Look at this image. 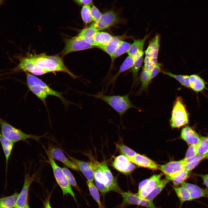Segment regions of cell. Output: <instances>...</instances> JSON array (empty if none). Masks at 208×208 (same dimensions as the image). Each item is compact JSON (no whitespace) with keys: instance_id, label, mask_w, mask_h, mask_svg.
Segmentation results:
<instances>
[{"instance_id":"obj_11","label":"cell","mask_w":208,"mask_h":208,"mask_svg":"<svg viewBox=\"0 0 208 208\" xmlns=\"http://www.w3.org/2000/svg\"><path fill=\"white\" fill-rule=\"evenodd\" d=\"M20 72L31 73L37 75L48 73V71L37 65L28 56L20 57L18 64L11 71L13 73Z\"/></svg>"},{"instance_id":"obj_54","label":"cell","mask_w":208,"mask_h":208,"mask_svg":"<svg viewBox=\"0 0 208 208\" xmlns=\"http://www.w3.org/2000/svg\"><path fill=\"white\" fill-rule=\"evenodd\" d=\"M75 0L77 3L78 2V0Z\"/></svg>"},{"instance_id":"obj_7","label":"cell","mask_w":208,"mask_h":208,"mask_svg":"<svg viewBox=\"0 0 208 208\" xmlns=\"http://www.w3.org/2000/svg\"><path fill=\"white\" fill-rule=\"evenodd\" d=\"M160 36L156 34L150 41L145 51L144 65L142 68L145 70L151 72L157 63V57L160 47Z\"/></svg>"},{"instance_id":"obj_1","label":"cell","mask_w":208,"mask_h":208,"mask_svg":"<svg viewBox=\"0 0 208 208\" xmlns=\"http://www.w3.org/2000/svg\"><path fill=\"white\" fill-rule=\"evenodd\" d=\"M94 180L96 186L103 195L110 191L120 194L123 192L118 185L117 178L113 176L104 162H97Z\"/></svg>"},{"instance_id":"obj_31","label":"cell","mask_w":208,"mask_h":208,"mask_svg":"<svg viewBox=\"0 0 208 208\" xmlns=\"http://www.w3.org/2000/svg\"><path fill=\"white\" fill-rule=\"evenodd\" d=\"M86 183L90 194L97 203L99 208H105L101 203L99 190L94 183L87 181Z\"/></svg>"},{"instance_id":"obj_10","label":"cell","mask_w":208,"mask_h":208,"mask_svg":"<svg viewBox=\"0 0 208 208\" xmlns=\"http://www.w3.org/2000/svg\"><path fill=\"white\" fill-rule=\"evenodd\" d=\"M65 46L61 52L64 56L73 52L93 48L95 46L87 42L83 38L77 35L64 39Z\"/></svg>"},{"instance_id":"obj_19","label":"cell","mask_w":208,"mask_h":208,"mask_svg":"<svg viewBox=\"0 0 208 208\" xmlns=\"http://www.w3.org/2000/svg\"><path fill=\"white\" fill-rule=\"evenodd\" d=\"M181 137L189 145H196L199 142L200 137L192 128L186 126L182 129Z\"/></svg>"},{"instance_id":"obj_55","label":"cell","mask_w":208,"mask_h":208,"mask_svg":"<svg viewBox=\"0 0 208 208\" xmlns=\"http://www.w3.org/2000/svg\"><path fill=\"white\" fill-rule=\"evenodd\" d=\"M0 208H1L0 207Z\"/></svg>"},{"instance_id":"obj_13","label":"cell","mask_w":208,"mask_h":208,"mask_svg":"<svg viewBox=\"0 0 208 208\" xmlns=\"http://www.w3.org/2000/svg\"><path fill=\"white\" fill-rule=\"evenodd\" d=\"M185 163L183 159L178 161H171L164 165H158V169L166 175V179L171 180L184 169Z\"/></svg>"},{"instance_id":"obj_43","label":"cell","mask_w":208,"mask_h":208,"mask_svg":"<svg viewBox=\"0 0 208 208\" xmlns=\"http://www.w3.org/2000/svg\"><path fill=\"white\" fill-rule=\"evenodd\" d=\"M197 155L196 145H190L186 153L184 158L188 159Z\"/></svg>"},{"instance_id":"obj_5","label":"cell","mask_w":208,"mask_h":208,"mask_svg":"<svg viewBox=\"0 0 208 208\" xmlns=\"http://www.w3.org/2000/svg\"><path fill=\"white\" fill-rule=\"evenodd\" d=\"M0 126L1 132L2 135L14 143L21 141H26V140L28 139H31L39 141L40 139L44 136H38L25 133L1 118Z\"/></svg>"},{"instance_id":"obj_47","label":"cell","mask_w":208,"mask_h":208,"mask_svg":"<svg viewBox=\"0 0 208 208\" xmlns=\"http://www.w3.org/2000/svg\"><path fill=\"white\" fill-rule=\"evenodd\" d=\"M77 3L79 4H83L84 5L90 6L93 5L92 0H78Z\"/></svg>"},{"instance_id":"obj_4","label":"cell","mask_w":208,"mask_h":208,"mask_svg":"<svg viewBox=\"0 0 208 208\" xmlns=\"http://www.w3.org/2000/svg\"><path fill=\"white\" fill-rule=\"evenodd\" d=\"M83 93L100 99L106 103L118 114L121 120L122 116L128 109L131 108H137L130 101L129 98V94L120 96L105 95L102 92L95 94H90L83 92Z\"/></svg>"},{"instance_id":"obj_40","label":"cell","mask_w":208,"mask_h":208,"mask_svg":"<svg viewBox=\"0 0 208 208\" xmlns=\"http://www.w3.org/2000/svg\"><path fill=\"white\" fill-rule=\"evenodd\" d=\"M62 169L70 185L74 187L81 193V190L78 186L76 180L72 173L65 167H64Z\"/></svg>"},{"instance_id":"obj_28","label":"cell","mask_w":208,"mask_h":208,"mask_svg":"<svg viewBox=\"0 0 208 208\" xmlns=\"http://www.w3.org/2000/svg\"><path fill=\"white\" fill-rule=\"evenodd\" d=\"M135 62L134 58L131 56L128 55L121 65L118 72L108 83L107 88L110 84L112 83L113 84L114 83L116 78L121 73L131 68L133 66Z\"/></svg>"},{"instance_id":"obj_39","label":"cell","mask_w":208,"mask_h":208,"mask_svg":"<svg viewBox=\"0 0 208 208\" xmlns=\"http://www.w3.org/2000/svg\"><path fill=\"white\" fill-rule=\"evenodd\" d=\"M91 8L89 5H83L81 10V15L82 19L86 24L93 21L91 15Z\"/></svg>"},{"instance_id":"obj_17","label":"cell","mask_w":208,"mask_h":208,"mask_svg":"<svg viewBox=\"0 0 208 208\" xmlns=\"http://www.w3.org/2000/svg\"><path fill=\"white\" fill-rule=\"evenodd\" d=\"M34 175L30 176L29 172L25 174L23 186L19 193L14 208H22L28 203L27 196L30 186L34 180Z\"/></svg>"},{"instance_id":"obj_44","label":"cell","mask_w":208,"mask_h":208,"mask_svg":"<svg viewBox=\"0 0 208 208\" xmlns=\"http://www.w3.org/2000/svg\"><path fill=\"white\" fill-rule=\"evenodd\" d=\"M161 64L157 63L152 70L150 72L149 77L151 81L161 71Z\"/></svg>"},{"instance_id":"obj_37","label":"cell","mask_w":208,"mask_h":208,"mask_svg":"<svg viewBox=\"0 0 208 208\" xmlns=\"http://www.w3.org/2000/svg\"><path fill=\"white\" fill-rule=\"evenodd\" d=\"M116 146L122 155L125 156L129 159L133 157L137 153L123 143L117 144Z\"/></svg>"},{"instance_id":"obj_35","label":"cell","mask_w":208,"mask_h":208,"mask_svg":"<svg viewBox=\"0 0 208 208\" xmlns=\"http://www.w3.org/2000/svg\"><path fill=\"white\" fill-rule=\"evenodd\" d=\"M197 155H205L208 153V137H201L196 145Z\"/></svg>"},{"instance_id":"obj_14","label":"cell","mask_w":208,"mask_h":208,"mask_svg":"<svg viewBox=\"0 0 208 208\" xmlns=\"http://www.w3.org/2000/svg\"><path fill=\"white\" fill-rule=\"evenodd\" d=\"M118 21L116 14L110 11L102 14L97 21L93 22L90 26L94 27L97 31L105 29Z\"/></svg>"},{"instance_id":"obj_6","label":"cell","mask_w":208,"mask_h":208,"mask_svg":"<svg viewBox=\"0 0 208 208\" xmlns=\"http://www.w3.org/2000/svg\"><path fill=\"white\" fill-rule=\"evenodd\" d=\"M189 114L182 98L177 97L174 103L170 122L171 127L179 128L188 124Z\"/></svg>"},{"instance_id":"obj_24","label":"cell","mask_w":208,"mask_h":208,"mask_svg":"<svg viewBox=\"0 0 208 208\" xmlns=\"http://www.w3.org/2000/svg\"><path fill=\"white\" fill-rule=\"evenodd\" d=\"M189 83L190 88L197 93L202 92L206 88L205 81L197 74L190 76Z\"/></svg>"},{"instance_id":"obj_25","label":"cell","mask_w":208,"mask_h":208,"mask_svg":"<svg viewBox=\"0 0 208 208\" xmlns=\"http://www.w3.org/2000/svg\"><path fill=\"white\" fill-rule=\"evenodd\" d=\"M0 142L5 158L6 176L7 175L8 161L11 155L14 143L5 138L0 132Z\"/></svg>"},{"instance_id":"obj_49","label":"cell","mask_w":208,"mask_h":208,"mask_svg":"<svg viewBox=\"0 0 208 208\" xmlns=\"http://www.w3.org/2000/svg\"><path fill=\"white\" fill-rule=\"evenodd\" d=\"M200 176L202 179L204 183L208 189V174L201 175Z\"/></svg>"},{"instance_id":"obj_53","label":"cell","mask_w":208,"mask_h":208,"mask_svg":"<svg viewBox=\"0 0 208 208\" xmlns=\"http://www.w3.org/2000/svg\"><path fill=\"white\" fill-rule=\"evenodd\" d=\"M205 158L208 159V153L205 155Z\"/></svg>"},{"instance_id":"obj_32","label":"cell","mask_w":208,"mask_h":208,"mask_svg":"<svg viewBox=\"0 0 208 208\" xmlns=\"http://www.w3.org/2000/svg\"><path fill=\"white\" fill-rule=\"evenodd\" d=\"M169 181L166 179L160 180L158 184L146 198L148 200H153L162 191Z\"/></svg>"},{"instance_id":"obj_51","label":"cell","mask_w":208,"mask_h":208,"mask_svg":"<svg viewBox=\"0 0 208 208\" xmlns=\"http://www.w3.org/2000/svg\"><path fill=\"white\" fill-rule=\"evenodd\" d=\"M22 208H29L28 203Z\"/></svg>"},{"instance_id":"obj_9","label":"cell","mask_w":208,"mask_h":208,"mask_svg":"<svg viewBox=\"0 0 208 208\" xmlns=\"http://www.w3.org/2000/svg\"><path fill=\"white\" fill-rule=\"evenodd\" d=\"M122 197V203L114 208H126L131 205H136L147 208H159L154 204L153 200L142 198L137 193L135 194L128 191L123 192L120 194Z\"/></svg>"},{"instance_id":"obj_27","label":"cell","mask_w":208,"mask_h":208,"mask_svg":"<svg viewBox=\"0 0 208 208\" xmlns=\"http://www.w3.org/2000/svg\"><path fill=\"white\" fill-rule=\"evenodd\" d=\"M19 194L16 192L11 196L0 198V207L1 208L15 207Z\"/></svg>"},{"instance_id":"obj_33","label":"cell","mask_w":208,"mask_h":208,"mask_svg":"<svg viewBox=\"0 0 208 208\" xmlns=\"http://www.w3.org/2000/svg\"><path fill=\"white\" fill-rule=\"evenodd\" d=\"M161 72L165 74L174 78L183 86L190 88L189 80L190 76L186 75H175L170 72L164 71Z\"/></svg>"},{"instance_id":"obj_41","label":"cell","mask_w":208,"mask_h":208,"mask_svg":"<svg viewBox=\"0 0 208 208\" xmlns=\"http://www.w3.org/2000/svg\"><path fill=\"white\" fill-rule=\"evenodd\" d=\"M143 56L136 60L133 66L131 68V71L133 74L134 84L138 81V72L141 67L143 62Z\"/></svg>"},{"instance_id":"obj_34","label":"cell","mask_w":208,"mask_h":208,"mask_svg":"<svg viewBox=\"0 0 208 208\" xmlns=\"http://www.w3.org/2000/svg\"><path fill=\"white\" fill-rule=\"evenodd\" d=\"M150 72L145 70L143 68L140 76V79L142 84L141 87L138 91V93L146 90L149 84L151 82L149 77Z\"/></svg>"},{"instance_id":"obj_30","label":"cell","mask_w":208,"mask_h":208,"mask_svg":"<svg viewBox=\"0 0 208 208\" xmlns=\"http://www.w3.org/2000/svg\"><path fill=\"white\" fill-rule=\"evenodd\" d=\"M173 188L179 200L180 207L185 202L192 200L189 192L184 187L181 186L179 187H175Z\"/></svg>"},{"instance_id":"obj_50","label":"cell","mask_w":208,"mask_h":208,"mask_svg":"<svg viewBox=\"0 0 208 208\" xmlns=\"http://www.w3.org/2000/svg\"><path fill=\"white\" fill-rule=\"evenodd\" d=\"M44 208H52L50 203V198H49L45 202Z\"/></svg>"},{"instance_id":"obj_12","label":"cell","mask_w":208,"mask_h":208,"mask_svg":"<svg viewBox=\"0 0 208 208\" xmlns=\"http://www.w3.org/2000/svg\"><path fill=\"white\" fill-rule=\"evenodd\" d=\"M69 159L77 166L79 170L80 171L87 181L92 182L94 180L95 172L97 162H86L74 158L65 152Z\"/></svg>"},{"instance_id":"obj_8","label":"cell","mask_w":208,"mask_h":208,"mask_svg":"<svg viewBox=\"0 0 208 208\" xmlns=\"http://www.w3.org/2000/svg\"><path fill=\"white\" fill-rule=\"evenodd\" d=\"M45 151L49 159V162L52 167L55 179L57 183L61 188L63 195L70 194L76 202L75 194L62 168L57 164L54 159L50 156L47 151L45 150Z\"/></svg>"},{"instance_id":"obj_15","label":"cell","mask_w":208,"mask_h":208,"mask_svg":"<svg viewBox=\"0 0 208 208\" xmlns=\"http://www.w3.org/2000/svg\"><path fill=\"white\" fill-rule=\"evenodd\" d=\"M47 151L53 159L61 162L68 168L76 171L79 170L75 164L67 158L62 151L58 147L52 144H49Z\"/></svg>"},{"instance_id":"obj_18","label":"cell","mask_w":208,"mask_h":208,"mask_svg":"<svg viewBox=\"0 0 208 208\" xmlns=\"http://www.w3.org/2000/svg\"><path fill=\"white\" fill-rule=\"evenodd\" d=\"M150 34L146 35L142 39H133V42L131 45L127 52L129 55L133 57L135 61L143 56L144 52L143 48L145 42Z\"/></svg>"},{"instance_id":"obj_42","label":"cell","mask_w":208,"mask_h":208,"mask_svg":"<svg viewBox=\"0 0 208 208\" xmlns=\"http://www.w3.org/2000/svg\"><path fill=\"white\" fill-rule=\"evenodd\" d=\"M91 12L92 21L94 22L99 20L102 15L99 9L93 5L91 8Z\"/></svg>"},{"instance_id":"obj_46","label":"cell","mask_w":208,"mask_h":208,"mask_svg":"<svg viewBox=\"0 0 208 208\" xmlns=\"http://www.w3.org/2000/svg\"><path fill=\"white\" fill-rule=\"evenodd\" d=\"M200 162H190L186 163L184 166V169L190 171L195 168Z\"/></svg>"},{"instance_id":"obj_52","label":"cell","mask_w":208,"mask_h":208,"mask_svg":"<svg viewBox=\"0 0 208 208\" xmlns=\"http://www.w3.org/2000/svg\"><path fill=\"white\" fill-rule=\"evenodd\" d=\"M6 0H0V6L3 4L4 1Z\"/></svg>"},{"instance_id":"obj_29","label":"cell","mask_w":208,"mask_h":208,"mask_svg":"<svg viewBox=\"0 0 208 208\" xmlns=\"http://www.w3.org/2000/svg\"><path fill=\"white\" fill-rule=\"evenodd\" d=\"M112 37L107 32L99 31L96 32L93 36L94 40L98 47L106 45Z\"/></svg>"},{"instance_id":"obj_23","label":"cell","mask_w":208,"mask_h":208,"mask_svg":"<svg viewBox=\"0 0 208 208\" xmlns=\"http://www.w3.org/2000/svg\"><path fill=\"white\" fill-rule=\"evenodd\" d=\"M162 175L161 173L152 176L144 187L138 192V195L142 198H146L158 184Z\"/></svg>"},{"instance_id":"obj_48","label":"cell","mask_w":208,"mask_h":208,"mask_svg":"<svg viewBox=\"0 0 208 208\" xmlns=\"http://www.w3.org/2000/svg\"><path fill=\"white\" fill-rule=\"evenodd\" d=\"M149 179L144 180L141 182L139 184L138 189V192L142 190L145 186L149 180Z\"/></svg>"},{"instance_id":"obj_2","label":"cell","mask_w":208,"mask_h":208,"mask_svg":"<svg viewBox=\"0 0 208 208\" xmlns=\"http://www.w3.org/2000/svg\"><path fill=\"white\" fill-rule=\"evenodd\" d=\"M27 56L37 65L48 73L63 72L73 78L77 77L66 66L63 59L58 55H48L41 54H31Z\"/></svg>"},{"instance_id":"obj_21","label":"cell","mask_w":208,"mask_h":208,"mask_svg":"<svg viewBox=\"0 0 208 208\" xmlns=\"http://www.w3.org/2000/svg\"><path fill=\"white\" fill-rule=\"evenodd\" d=\"M130 38L125 34L112 37L109 42L105 45L99 47L112 57L121 42L125 38Z\"/></svg>"},{"instance_id":"obj_26","label":"cell","mask_w":208,"mask_h":208,"mask_svg":"<svg viewBox=\"0 0 208 208\" xmlns=\"http://www.w3.org/2000/svg\"><path fill=\"white\" fill-rule=\"evenodd\" d=\"M97 31L93 27L90 26L88 27L82 29L77 35L83 38L87 42L94 46H98L95 42L94 35Z\"/></svg>"},{"instance_id":"obj_22","label":"cell","mask_w":208,"mask_h":208,"mask_svg":"<svg viewBox=\"0 0 208 208\" xmlns=\"http://www.w3.org/2000/svg\"><path fill=\"white\" fill-rule=\"evenodd\" d=\"M181 185V186L184 187L188 191L192 200L203 197H208V191L206 189L201 188L194 184L185 182Z\"/></svg>"},{"instance_id":"obj_3","label":"cell","mask_w":208,"mask_h":208,"mask_svg":"<svg viewBox=\"0 0 208 208\" xmlns=\"http://www.w3.org/2000/svg\"><path fill=\"white\" fill-rule=\"evenodd\" d=\"M27 82L29 90L46 105V99L49 95L58 97L65 105H68L70 102L65 99L61 93L54 90L38 78L29 73H25Z\"/></svg>"},{"instance_id":"obj_36","label":"cell","mask_w":208,"mask_h":208,"mask_svg":"<svg viewBox=\"0 0 208 208\" xmlns=\"http://www.w3.org/2000/svg\"><path fill=\"white\" fill-rule=\"evenodd\" d=\"M131 44L129 42L122 41L118 48L111 57L114 60L129 51Z\"/></svg>"},{"instance_id":"obj_38","label":"cell","mask_w":208,"mask_h":208,"mask_svg":"<svg viewBox=\"0 0 208 208\" xmlns=\"http://www.w3.org/2000/svg\"><path fill=\"white\" fill-rule=\"evenodd\" d=\"M190 172L184 169L177 176L173 178L171 181H172L175 187H177L184 182L189 177Z\"/></svg>"},{"instance_id":"obj_45","label":"cell","mask_w":208,"mask_h":208,"mask_svg":"<svg viewBox=\"0 0 208 208\" xmlns=\"http://www.w3.org/2000/svg\"><path fill=\"white\" fill-rule=\"evenodd\" d=\"M205 158V155H196L188 159H183L185 164L190 162H200L203 159Z\"/></svg>"},{"instance_id":"obj_20","label":"cell","mask_w":208,"mask_h":208,"mask_svg":"<svg viewBox=\"0 0 208 208\" xmlns=\"http://www.w3.org/2000/svg\"><path fill=\"white\" fill-rule=\"evenodd\" d=\"M129 159L134 164L139 166L152 170L158 169V165L155 162L147 157L138 153Z\"/></svg>"},{"instance_id":"obj_16","label":"cell","mask_w":208,"mask_h":208,"mask_svg":"<svg viewBox=\"0 0 208 208\" xmlns=\"http://www.w3.org/2000/svg\"><path fill=\"white\" fill-rule=\"evenodd\" d=\"M112 164L116 170L125 174L131 173L135 168V164L127 157L122 154L115 157Z\"/></svg>"}]
</instances>
